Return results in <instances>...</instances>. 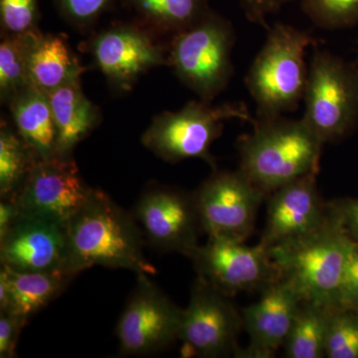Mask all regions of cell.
<instances>
[{"label":"cell","mask_w":358,"mask_h":358,"mask_svg":"<svg viewBox=\"0 0 358 358\" xmlns=\"http://www.w3.org/2000/svg\"><path fill=\"white\" fill-rule=\"evenodd\" d=\"M65 230V268L73 277L94 266L157 274V268L143 254L145 237L133 213L102 190L93 189Z\"/></svg>","instance_id":"6da1fadb"},{"label":"cell","mask_w":358,"mask_h":358,"mask_svg":"<svg viewBox=\"0 0 358 358\" xmlns=\"http://www.w3.org/2000/svg\"><path fill=\"white\" fill-rule=\"evenodd\" d=\"M253 131L240 136V171L270 195L281 186L319 173L324 143L303 119H258Z\"/></svg>","instance_id":"7a4b0ae2"},{"label":"cell","mask_w":358,"mask_h":358,"mask_svg":"<svg viewBox=\"0 0 358 358\" xmlns=\"http://www.w3.org/2000/svg\"><path fill=\"white\" fill-rule=\"evenodd\" d=\"M352 244L329 206V218L319 229L268 249L280 280L289 284L301 301L338 308L339 289Z\"/></svg>","instance_id":"3957f363"},{"label":"cell","mask_w":358,"mask_h":358,"mask_svg":"<svg viewBox=\"0 0 358 358\" xmlns=\"http://www.w3.org/2000/svg\"><path fill=\"white\" fill-rule=\"evenodd\" d=\"M315 43L308 32L292 25L279 22L268 28L267 39L245 79L258 119L279 117L298 108L308 82L306 51Z\"/></svg>","instance_id":"277c9868"},{"label":"cell","mask_w":358,"mask_h":358,"mask_svg":"<svg viewBox=\"0 0 358 358\" xmlns=\"http://www.w3.org/2000/svg\"><path fill=\"white\" fill-rule=\"evenodd\" d=\"M235 40L230 21L211 9L196 23L174 35L167 66L200 100L211 103L226 89L234 73Z\"/></svg>","instance_id":"5b68a950"},{"label":"cell","mask_w":358,"mask_h":358,"mask_svg":"<svg viewBox=\"0 0 358 358\" xmlns=\"http://www.w3.org/2000/svg\"><path fill=\"white\" fill-rule=\"evenodd\" d=\"M238 119L253 124L255 117L243 103H226L214 107L206 101H192L178 112L155 115L141 136V143L171 164L200 159L215 171L210 148L222 134L224 122Z\"/></svg>","instance_id":"8992f818"},{"label":"cell","mask_w":358,"mask_h":358,"mask_svg":"<svg viewBox=\"0 0 358 358\" xmlns=\"http://www.w3.org/2000/svg\"><path fill=\"white\" fill-rule=\"evenodd\" d=\"M301 119L322 143H336L358 124V64L317 49L308 66Z\"/></svg>","instance_id":"52a82bcc"},{"label":"cell","mask_w":358,"mask_h":358,"mask_svg":"<svg viewBox=\"0 0 358 358\" xmlns=\"http://www.w3.org/2000/svg\"><path fill=\"white\" fill-rule=\"evenodd\" d=\"M192 195L202 233L240 242L253 234L259 208L268 196L240 169L214 171Z\"/></svg>","instance_id":"ba28073f"},{"label":"cell","mask_w":358,"mask_h":358,"mask_svg":"<svg viewBox=\"0 0 358 358\" xmlns=\"http://www.w3.org/2000/svg\"><path fill=\"white\" fill-rule=\"evenodd\" d=\"M243 329L242 313L226 296L197 277L187 308L182 310L179 341L185 357H236Z\"/></svg>","instance_id":"9c48e42d"},{"label":"cell","mask_w":358,"mask_h":358,"mask_svg":"<svg viewBox=\"0 0 358 358\" xmlns=\"http://www.w3.org/2000/svg\"><path fill=\"white\" fill-rule=\"evenodd\" d=\"M181 317L182 310L148 275L138 274L115 329L120 352L143 357L166 350L179 341Z\"/></svg>","instance_id":"30bf717a"},{"label":"cell","mask_w":358,"mask_h":358,"mask_svg":"<svg viewBox=\"0 0 358 358\" xmlns=\"http://www.w3.org/2000/svg\"><path fill=\"white\" fill-rule=\"evenodd\" d=\"M192 260L197 277L230 298L243 292H262L280 280L270 249L261 242L247 246L236 240L209 237Z\"/></svg>","instance_id":"8fae6325"},{"label":"cell","mask_w":358,"mask_h":358,"mask_svg":"<svg viewBox=\"0 0 358 358\" xmlns=\"http://www.w3.org/2000/svg\"><path fill=\"white\" fill-rule=\"evenodd\" d=\"M133 215L150 246L192 259L199 249L201 225L192 194L178 188L148 186Z\"/></svg>","instance_id":"7c38bea8"},{"label":"cell","mask_w":358,"mask_h":358,"mask_svg":"<svg viewBox=\"0 0 358 358\" xmlns=\"http://www.w3.org/2000/svg\"><path fill=\"white\" fill-rule=\"evenodd\" d=\"M93 189L82 178L73 157H54L35 162L13 200L22 215L66 226Z\"/></svg>","instance_id":"4fadbf2b"},{"label":"cell","mask_w":358,"mask_h":358,"mask_svg":"<svg viewBox=\"0 0 358 358\" xmlns=\"http://www.w3.org/2000/svg\"><path fill=\"white\" fill-rule=\"evenodd\" d=\"M150 32L138 23L117 24L92 40L90 49L96 64L115 88L129 91L141 75L169 65V54Z\"/></svg>","instance_id":"5bb4252c"},{"label":"cell","mask_w":358,"mask_h":358,"mask_svg":"<svg viewBox=\"0 0 358 358\" xmlns=\"http://www.w3.org/2000/svg\"><path fill=\"white\" fill-rule=\"evenodd\" d=\"M317 178V173L307 174L271 193L261 243L268 248L310 234L326 223L329 206L320 196Z\"/></svg>","instance_id":"9a60e30c"},{"label":"cell","mask_w":358,"mask_h":358,"mask_svg":"<svg viewBox=\"0 0 358 358\" xmlns=\"http://www.w3.org/2000/svg\"><path fill=\"white\" fill-rule=\"evenodd\" d=\"M66 251L65 226L22 214L0 237V262L14 270L68 274Z\"/></svg>","instance_id":"2e32d148"},{"label":"cell","mask_w":358,"mask_h":358,"mask_svg":"<svg viewBox=\"0 0 358 358\" xmlns=\"http://www.w3.org/2000/svg\"><path fill=\"white\" fill-rule=\"evenodd\" d=\"M300 296L286 282L279 280L261 292L260 300L242 310L248 348L236 357L270 358L284 346L301 303Z\"/></svg>","instance_id":"e0dca14e"},{"label":"cell","mask_w":358,"mask_h":358,"mask_svg":"<svg viewBox=\"0 0 358 358\" xmlns=\"http://www.w3.org/2000/svg\"><path fill=\"white\" fill-rule=\"evenodd\" d=\"M75 277L63 272H27L1 265L0 312H8L26 320L66 289Z\"/></svg>","instance_id":"ac0fdd59"},{"label":"cell","mask_w":358,"mask_h":358,"mask_svg":"<svg viewBox=\"0 0 358 358\" xmlns=\"http://www.w3.org/2000/svg\"><path fill=\"white\" fill-rule=\"evenodd\" d=\"M56 129V157H73V150L100 122L98 108L85 96L81 78L47 94Z\"/></svg>","instance_id":"d6986e66"},{"label":"cell","mask_w":358,"mask_h":358,"mask_svg":"<svg viewBox=\"0 0 358 358\" xmlns=\"http://www.w3.org/2000/svg\"><path fill=\"white\" fill-rule=\"evenodd\" d=\"M84 71L60 35L41 31L33 35L28 51V73L33 87L48 94L79 79Z\"/></svg>","instance_id":"ffe728a7"},{"label":"cell","mask_w":358,"mask_h":358,"mask_svg":"<svg viewBox=\"0 0 358 358\" xmlns=\"http://www.w3.org/2000/svg\"><path fill=\"white\" fill-rule=\"evenodd\" d=\"M16 131L40 159L56 157L57 129L48 96L29 86L9 102Z\"/></svg>","instance_id":"44dd1931"},{"label":"cell","mask_w":358,"mask_h":358,"mask_svg":"<svg viewBox=\"0 0 358 358\" xmlns=\"http://www.w3.org/2000/svg\"><path fill=\"white\" fill-rule=\"evenodd\" d=\"M150 32L178 34L211 10L208 0H120Z\"/></svg>","instance_id":"7402d4cb"},{"label":"cell","mask_w":358,"mask_h":358,"mask_svg":"<svg viewBox=\"0 0 358 358\" xmlns=\"http://www.w3.org/2000/svg\"><path fill=\"white\" fill-rule=\"evenodd\" d=\"M331 308L301 301L285 341V357L322 358L326 357L327 320Z\"/></svg>","instance_id":"603a6c76"},{"label":"cell","mask_w":358,"mask_h":358,"mask_svg":"<svg viewBox=\"0 0 358 358\" xmlns=\"http://www.w3.org/2000/svg\"><path fill=\"white\" fill-rule=\"evenodd\" d=\"M40 159L20 134L1 122L0 128V196L13 200L35 162Z\"/></svg>","instance_id":"cb8c5ba5"},{"label":"cell","mask_w":358,"mask_h":358,"mask_svg":"<svg viewBox=\"0 0 358 358\" xmlns=\"http://www.w3.org/2000/svg\"><path fill=\"white\" fill-rule=\"evenodd\" d=\"M35 33L20 36H2L0 43V96L4 105H8L18 93L32 86L28 73V51Z\"/></svg>","instance_id":"d4e9b609"},{"label":"cell","mask_w":358,"mask_h":358,"mask_svg":"<svg viewBox=\"0 0 358 358\" xmlns=\"http://www.w3.org/2000/svg\"><path fill=\"white\" fill-rule=\"evenodd\" d=\"M326 357L358 358V313L331 308L327 320Z\"/></svg>","instance_id":"484cf974"},{"label":"cell","mask_w":358,"mask_h":358,"mask_svg":"<svg viewBox=\"0 0 358 358\" xmlns=\"http://www.w3.org/2000/svg\"><path fill=\"white\" fill-rule=\"evenodd\" d=\"M301 8L322 29H343L358 24V0H301Z\"/></svg>","instance_id":"4316f807"},{"label":"cell","mask_w":358,"mask_h":358,"mask_svg":"<svg viewBox=\"0 0 358 358\" xmlns=\"http://www.w3.org/2000/svg\"><path fill=\"white\" fill-rule=\"evenodd\" d=\"M38 0H0L2 36L38 32Z\"/></svg>","instance_id":"83f0119b"},{"label":"cell","mask_w":358,"mask_h":358,"mask_svg":"<svg viewBox=\"0 0 358 358\" xmlns=\"http://www.w3.org/2000/svg\"><path fill=\"white\" fill-rule=\"evenodd\" d=\"M114 0H54L59 13L71 25L86 29L108 10Z\"/></svg>","instance_id":"f1b7e54d"},{"label":"cell","mask_w":358,"mask_h":358,"mask_svg":"<svg viewBox=\"0 0 358 358\" xmlns=\"http://www.w3.org/2000/svg\"><path fill=\"white\" fill-rule=\"evenodd\" d=\"M338 308L358 313V243L353 241L339 289Z\"/></svg>","instance_id":"f546056e"},{"label":"cell","mask_w":358,"mask_h":358,"mask_svg":"<svg viewBox=\"0 0 358 358\" xmlns=\"http://www.w3.org/2000/svg\"><path fill=\"white\" fill-rule=\"evenodd\" d=\"M26 320L8 312H0V357H16V346Z\"/></svg>","instance_id":"4dcf8cb0"},{"label":"cell","mask_w":358,"mask_h":358,"mask_svg":"<svg viewBox=\"0 0 358 358\" xmlns=\"http://www.w3.org/2000/svg\"><path fill=\"white\" fill-rule=\"evenodd\" d=\"M247 20L256 24L268 28V17L294 0H238Z\"/></svg>","instance_id":"1f68e13d"},{"label":"cell","mask_w":358,"mask_h":358,"mask_svg":"<svg viewBox=\"0 0 358 358\" xmlns=\"http://www.w3.org/2000/svg\"><path fill=\"white\" fill-rule=\"evenodd\" d=\"M348 236L358 243V199H341L329 202Z\"/></svg>","instance_id":"d6a6232c"},{"label":"cell","mask_w":358,"mask_h":358,"mask_svg":"<svg viewBox=\"0 0 358 358\" xmlns=\"http://www.w3.org/2000/svg\"><path fill=\"white\" fill-rule=\"evenodd\" d=\"M20 215L17 205L13 200L1 199L0 202V237L4 236Z\"/></svg>","instance_id":"836d02e7"},{"label":"cell","mask_w":358,"mask_h":358,"mask_svg":"<svg viewBox=\"0 0 358 358\" xmlns=\"http://www.w3.org/2000/svg\"><path fill=\"white\" fill-rule=\"evenodd\" d=\"M357 64H358V59H357Z\"/></svg>","instance_id":"e575fe53"}]
</instances>
